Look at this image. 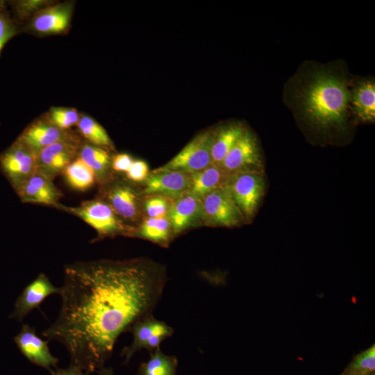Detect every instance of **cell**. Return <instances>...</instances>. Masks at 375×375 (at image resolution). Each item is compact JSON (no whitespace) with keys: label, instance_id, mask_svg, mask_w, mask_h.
Listing matches in <instances>:
<instances>
[{"label":"cell","instance_id":"1","mask_svg":"<svg viewBox=\"0 0 375 375\" xmlns=\"http://www.w3.org/2000/svg\"><path fill=\"white\" fill-rule=\"evenodd\" d=\"M143 259L97 260L66 265L61 307L42 335L62 344L71 365L87 374L103 367L118 337L151 315L165 278Z\"/></svg>","mask_w":375,"mask_h":375},{"label":"cell","instance_id":"2","mask_svg":"<svg viewBox=\"0 0 375 375\" xmlns=\"http://www.w3.org/2000/svg\"><path fill=\"white\" fill-rule=\"evenodd\" d=\"M351 82L344 63L306 62L285 83L283 99L311 130L322 134L344 133L351 117Z\"/></svg>","mask_w":375,"mask_h":375},{"label":"cell","instance_id":"3","mask_svg":"<svg viewBox=\"0 0 375 375\" xmlns=\"http://www.w3.org/2000/svg\"><path fill=\"white\" fill-rule=\"evenodd\" d=\"M245 222L254 217L265 194L264 173L240 172L229 175L225 184Z\"/></svg>","mask_w":375,"mask_h":375},{"label":"cell","instance_id":"4","mask_svg":"<svg viewBox=\"0 0 375 375\" xmlns=\"http://www.w3.org/2000/svg\"><path fill=\"white\" fill-rule=\"evenodd\" d=\"M213 134L206 131L197 135L175 157L153 170L152 174L171 171L192 174L205 169L212 164Z\"/></svg>","mask_w":375,"mask_h":375},{"label":"cell","instance_id":"5","mask_svg":"<svg viewBox=\"0 0 375 375\" xmlns=\"http://www.w3.org/2000/svg\"><path fill=\"white\" fill-rule=\"evenodd\" d=\"M81 146L80 138L69 133L65 137L44 148L37 154L36 172L52 181L75 160Z\"/></svg>","mask_w":375,"mask_h":375},{"label":"cell","instance_id":"6","mask_svg":"<svg viewBox=\"0 0 375 375\" xmlns=\"http://www.w3.org/2000/svg\"><path fill=\"white\" fill-rule=\"evenodd\" d=\"M219 166L228 175L249 172L264 173L262 154L255 135L245 129Z\"/></svg>","mask_w":375,"mask_h":375},{"label":"cell","instance_id":"7","mask_svg":"<svg viewBox=\"0 0 375 375\" xmlns=\"http://www.w3.org/2000/svg\"><path fill=\"white\" fill-rule=\"evenodd\" d=\"M60 208L82 219L101 236L113 235L128 231L121 219L104 201H86L78 206H60Z\"/></svg>","mask_w":375,"mask_h":375},{"label":"cell","instance_id":"8","mask_svg":"<svg viewBox=\"0 0 375 375\" xmlns=\"http://www.w3.org/2000/svg\"><path fill=\"white\" fill-rule=\"evenodd\" d=\"M204 220L215 226L235 227L245 223L240 210L224 185L201 199Z\"/></svg>","mask_w":375,"mask_h":375},{"label":"cell","instance_id":"9","mask_svg":"<svg viewBox=\"0 0 375 375\" xmlns=\"http://www.w3.org/2000/svg\"><path fill=\"white\" fill-rule=\"evenodd\" d=\"M36 154L18 139L0 156V164L17 189L36 172Z\"/></svg>","mask_w":375,"mask_h":375},{"label":"cell","instance_id":"10","mask_svg":"<svg viewBox=\"0 0 375 375\" xmlns=\"http://www.w3.org/2000/svg\"><path fill=\"white\" fill-rule=\"evenodd\" d=\"M14 342L31 362L50 372L53 367L56 369L58 360L50 352L49 341L40 338L35 328L23 324L19 332L14 337Z\"/></svg>","mask_w":375,"mask_h":375},{"label":"cell","instance_id":"11","mask_svg":"<svg viewBox=\"0 0 375 375\" xmlns=\"http://www.w3.org/2000/svg\"><path fill=\"white\" fill-rule=\"evenodd\" d=\"M60 287L53 285L49 278L40 273L24 288L17 297L10 318L23 321L33 310L38 308L44 300L52 294H60Z\"/></svg>","mask_w":375,"mask_h":375},{"label":"cell","instance_id":"12","mask_svg":"<svg viewBox=\"0 0 375 375\" xmlns=\"http://www.w3.org/2000/svg\"><path fill=\"white\" fill-rule=\"evenodd\" d=\"M351 117L355 121L375 120V81L372 77L352 79L349 98Z\"/></svg>","mask_w":375,"mask_h":375},{"label":"cell","instance_id":"13","mask_svg":"<svg viewBox=\"0 0 375 375\" xmlns=\"http://www.w3.org/2000/svg\"><path fill=\"white\" fill-rule=\"evenodd\" d=\"M167 217L174 234L183 232L201 219L204 220L201 199L188 192L174 199Z\"/></svg>","mask_w":375,"mask_h":375},{"label":"cell","instance_id":"14","mask_svg":"<svg viewBox=\"0 0 375 375\" xmlns=\"http://www.w3.org/2000/svg\"><path fill=\"white\" fill-rule=\"evenodd\" d=\"M190 175L182 172L171 171L152 174L145 180L143 193L161 195L176 199L188 192Z\"/></svg>","mask_w":375,"mask_h":375},{"label":"cell","instance_id":"15","mask_svg":"<svg viewBox=\"0 0 375 375\" xmlns=\"http://www.w3.org/2000/svg\"><path fill=\"white\" fill-rule=\"evenodd\" d=\"M73 10L71 3L47 6L37 11L31 21V28L41 35L60 33L69 25Z\"/></svg>","mask_w":375,"mask_h":375},{"label":"cell","instance_id":"16","mask_svg":"<svg viewBox=\"0 0 375 375\" xmlns=\"http://www.w3.org/2000/svg\"><path fill=\"white\" fill-rule=\"evenodd\" d=\"M21 200L25 203L57 206L61 194L52 181L35 172L17 189Z\"/></svg>","mask_w":375,"mask_h":375},{"label":"cell","instance_id":"17","mask_svg":"<svg viewBox=\"0 0 375 375\" xmlns=\"http://www.w3.org/2000/svg\"><path fill=\"white\" fill-rule=\"evenodd\" d=\"M106 201L115 213L125 220L136 221L140 215L137 192L124 183H115L106 190Z\"/></svg>","mask_w":375,"mask_h":375},{"label":"cell","instance_id":"18","mask_svg":"<svg viewBox=\"0 0 375 375\" xmlns=\"http://www.w3.org/2000/svg\"><path fill=\"white\" fill-rule=\"evenodd\" d=\"M69 132L54 125L48 118L38 119L23 131L18 140L37 154L47 146L61 140Z\"/></svg>","mask_w":375,"mask_h":375},{"label":"cell","instance_id":"19","mask_svg":"<svg viewBox=\"0 0 375 375\" xmlns=\"http://www.w3.org/2000/svg\"><path fill=\"white\" fill-rule=\"evenodd\" d=\"M130 331L133 333L131 344L125 347L122 355L125 362L129 361L132 356L141 349H145L148 340L155 335H162L168 338L173 333L172 328L166 323L152 317L147 316L133 324Z\"/></svg>","mask_w":375,"mask_h":375},{"label":"cell","instance_id":"20","mask_svg":"<svg viewBox=\"0 0 375 375\" xmlns=\"http://www.w3.org/2000/svg\"><path fill=\"white\" fill-rule=\"evenodd\" d=\"M190 175V185L188 192L199 199L212 191L224 187L229 176L219 165L212 163Z\"/></svg>","mask_w":375,"mask_h":375},{"label":"cell","instance_id":"21","mask_svg":"<svg viewBox=\"0 0 375 375\" xmlns=\"http://www.w3.org/2000/svg\"><path fill=\"white\" fill-rule=\"evenodd\" d=\"M245 129L244 126L239 123H232L221 126L213 134L211 147L212 164L220 165Z\"/></svg>","mask_w":375,"mask_h":375},{"label":"cell","instance_id":"22","mask_svg":"<svg viewBox=\"0 0 375 375\" xmlns=\"http://www.w3.org/2000/svg\"><path fill=\"white\" fill-rule=\"evenodd\" d=\"M78 158L82 160L94 172L97 181H103L111 167L112 158L102 147L84 144L81 146Z\"/></svg>","mask_w":375,"mask_h":375},{"label":"cell","instance_id":"23","mask_svg":"<svg viewBox=\"0 0 375 375\" xmlns=\"http://www.w3.org/2000/svg\"><path fill=\"white\" fill-rule=\"evenodd\" d=\"M62 173L69 185L78 190L84 191L96 181L93 171L79 158L73 160Z\"/></svg>","mask_w":375,"mask_h":375},{"label":"cell","instance_id":"24","mask_svg":"<svg viewBox=\"0 0 375 375\" xmlns=\"http://www.w3.org/2000/svg\"><path fill=\"white\" fill-rule=\"evenodd\" d=\"M171 231V224L167 217H148L142 222L138 234L153 242L166 244L170 238Z\"/></svg>","mask_w":375,"mask_h":375},{"label":"cell","instance_id":"25","mask_svg":"<svg viewBox=\"0 0 375 375\" xmlns=\"http://www.w3.org/2000/svg\"><path fill=\"white\" fill-rule=\"evenodd\" d=\"M177 361L174 356L164 354L160 348L141 365L137 375H175Z\"/></svg>","mask_w":375,"mask_h":375},{"label":"cell","instance_id":"26","mask_svg":"<svg viewBox=\"0 0 375 375\" xmlns=\"http://www.w3.org/2000/svg\"><path fill=\"white\" fill-rule=\"evenodd\" d=\"M77 126L81 134L92 144L100 147H112V141L106 130L92 117L80 116Z\"/></svg>","mask_w":375,"mask_h":375},{"label":"cell","instance_id":"27","mask_svg":"<svg viewBox=\"0 0 375 375\" xmlns=\"http://www.w3.org/2000/svg\"><path fill=\"white\" fill-rule=\"evenodd\" d=\"M375 371V344L355 356L342 375H366Z\"/></svg>","mask_w":375,"mask_h":375},{"label":"cell","instance_id":"28","mask_svg":"<svg viewBox=\"0 0 375 375\" xmlns=\"http://www.w3.org/2000/svg\"><path fill=\"white\" fill-rule=\"evenodd\" d=\"M49 120L57 127L68 131L71 127L78 124L80 115L75 108L53 107L47 115Z\"/></svg>","mask_w":375,"mask_h":375},{"label":"cell","instance_id":"29","mask_svg":"<svg viewBox=\"0 0 375 375\" xmlns=\"http://www.w3.org/2000/svg\"><path fill=\"white\" fill-rule=\"evenodd\" d=\"M17 33L15 20L12 18L6 3L0 1V53L6 44Z\"/></svg>","mask_w":375,"mask_h":375},{"label":"cell","instance_id":"30","mask_svg":"<svg viewBox=\"0 0 375 375\" xmlns=\"http://www.w3.org/2000/svg\"><path fill=\"white\" fill-rule=\"evenodd\" d=\"M144 201L145 211L149 217H167L171 201L169 198L161 195H150Z\"/></svg>","mask_w":375,"mask_h":375},{"label":"cell","instance_id":"31","mask_svg":"<svg viewBox=\"0 0 375 375\" xmlns=\"http://www.w3.org/2000/svg\"><path fill=\"white\" fill-rule=\"evenodd\" d=\"M15 15L20 20H24L33 11L45 5L42 1H18L10 3Z\"/></svg>","mask_w":375,"mask_h":375},{"label":"cell","instance_id":"32","mask_svg":"<svg viewBox=\"0 0 375 375\" xmlns=\"http://www.w3.org/2000/svg\"><path fill=\"white\" fill-rule=\"evenodd\" d=\"M126 173L127 177L133 181H145L148 177L149 167L143 160H133Z\"/></svg>","mask_w":375,"mask_h":375},{"label":"cell","instance_id":"33","mask_svg":"<svg viewBox=\"0 0 375 375\" xmlns=\"http://www.w3.org/2000/svg\"><path fill=\"white\" fill-rule=\"evenodd\" d=\"M133 160L127 153H119L112 158L111 167L117 172H126Z\"/></svg>","mask_w":375,"mask_h":375},{"label":"cell","instance_id":"34","mask_svg":"<svg viewBox=\"0 0 375 375\" xmlns=\"http://www.w3.org/2000/svg\"><path fill=\"white\" fill-rule=\"evenodd\" d=\"M51 375H88V374L78 366L71 365L65 369H56L50 372Z\"/></svg>","mask_w":375,"mask_h":375},{"label":"cell","instance_id":"35","mask_svg":"<svg viewBox=\"0 0 375 375\" xmlns=\"http://www.w3.org/2000/svg\"><path fill=\"white\" fill-rule=\"evenodd\" d=\"M99 375H114L113 371L111 368H103L102 367L99 370Z\"/></svg>","mask_w":375,"mask_h":375},{"label":"cell","instance_id":"36","mask_svg":"<svg viewBox=\"0 0 375 375\" xmlns=\"http://www.w3.org/2000/svg\"><path fill=\"white\" fill-rule=\"evenodd\" d=\"M366 375H374V373H372V374H366Z\"/></svg>","mask_w":375,"mask_h":375}]
</instances>
